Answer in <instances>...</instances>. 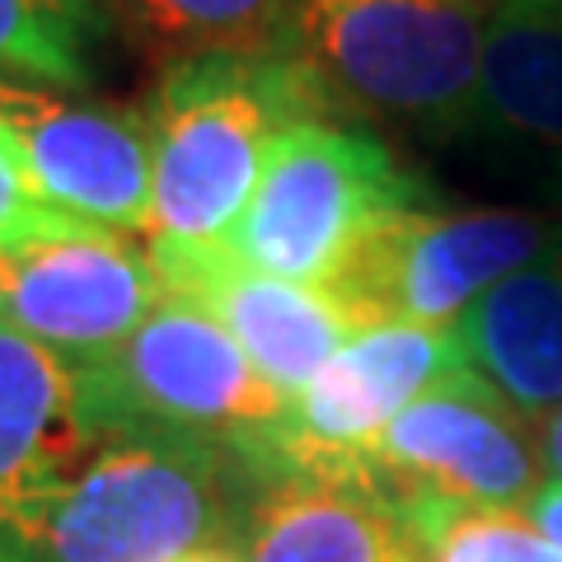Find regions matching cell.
Segmentation results:
<instances>
[{
  "mask_svg": "<svg viewBox=\"0 0 562 562\" xmlns=\"http://www.w3.org/2000/svg\"><path fill=\"white\" fill-rule=\"evenodd\" d=\"M262 473L239 441L99 427L61 473L0 502V562H183L235 553Z\"/></svg>",
  "mask_w": 562,
  "mask_h": 562,
  "instance_id": "1",
  "label": "cell"
},
{
  "mask_svg": "<svg viewBox=\"0 0 562 562\" xmlns=\"http://www.w3.org/2000/svg\"><path fill=\"white\" fill-rule=\"evenodd\" d=\"M333 94L286 43L211 47L165 61L146 109L150 235L165 244H221L281 136L328 117Z\"/></svg>",
  "mask_w": 562,
  "mask_h": 562,
  "instance_id": "2",
  "label": "cell"
},
{
  "mask_svg": "<svg viewBox=\"0 0 562 562\" xmlns=\"http://www.w3.org/2000/svg\"><path fill=\"white\" fill-rule=\"evenodd\" d=\"M427 202L394 150L338 117H305L272 146L235 231L221 244L281 281L333 291L384 225Z\"/></svg>",
  "mask_w": 562,
  "mask_h": 562,
  "instance_id": "3",
  "label": "cell"
},
{
  "mask_svg": "<svg viewBox=\"0 0 562 562\" xmlns=\"http://www.w3.org/2000/svg\"><path fill=\"white\" fill-rule=\"evenodd\" d=\"M487 10L464 0H295L281 43L361 109L464 136L479 109Z\"/></svg>",
  "mask_w": 562,
  "mask_h": 562,
  "instance_id": "4",
  "label": "cell"
},
{
  "mask_svg": "<svg viewBox=\"0 0 562 562\" xmlns=\"http://www.w3.org/2000/svg\"><path fill=\"white\" fill-rule=\"evenodd\" d=\"M286 403L231 333L169 291L127 342L80 371V408L94 431L173 427L249 446Z\"/></svg>",
  "mask_w": 562,
  "mask_h": 562,
  "instance_id": "5",
  "label": "cell"
},
{
  "mask_svg": "<svg viewBox=\"0 0 562 562\" xmlns=\"http://www.w3.org/2000/svg\"><path fill=\"white\" fill-rule=\"evenodd\" d=\"M562 235V206H408L366 244L338 281L342 301L371 324L408 319L454 328L460 314L512 272L530 268Z\"/></svg>",
  "mask_w": 562,
  "mask_h": 562,
  "instance_id": "6",
  "label": "cell"
},
{
  "mask_svg": "<svg viewBox=\"0 0 562 562\" xmlns=\"http://www.w3.org/2000/svg\"><path fill=\"white\" fill-rule=\"evenodd\" d=\"M464 351L454 328L384 319L357 333L301 394L272 431L244 450L258 473H361L384 427L431 390L441 375L460 371Z\"/></svg>",
  "mask_w": 562,
  "mask_h": 562,
  "instance_id": "7",
  "label": "cell"
},
{
  "mask_svg": "<svg viewBox=\"0 0 562 562\" xmlns=\"http://www.w3.org/2000/svg\"><path fill=\"white\" fill-rule=\"evenodd\" d=\"M165 301V281L136 235L66 221L0 249V319L76 371L103 361Z\"/></svg>",
  "mask_w": 562,
  "mask_h": 562,
  "instance_id": "8",
  "label": "cell"
},
{
  "mask_svg": "<svg viewBox=\"0 0 562 562\" xmlns=\"http://www.w3.org/2000/svg\"><path fill=\"white\" fill-rule=\"evenodd\" d=\"M398 502L450 497L479 506H520L543 483V450L525 413L469 366L450 371L403 408L361 460Z\"/></svg>",
  "mask_w": 562,
  "mask_h": 562,
  "instance_id": "9",
  "label": "cell"
},
{
  "mask_svg": "<svg viewBox=\"0 0 562 562\" xmlns=\"http://www.w3.org/2000/svg\"><path fill=\"white\" fill-rule=\"evenodd\" d=\"M0 132L52 211L99 231L150 235L146 113L0 76Z\"/></svg>",
  "mask_w": 562,
  "mask_h": 562,
  "instance_id": "10",
  "label": "cell"
},
{
  "mask_svg": "<svg viewBox=\"0 0 562 562\" xmlns=\"http://www.w3.org/2000/svg\"><path fill=\"white\" fill-rule=\"evenodd\" d=\"M146 249L165 291L211 314L286 398L301 394L357 333L375 328L338 291L258 272L225 244L146 239Z\"/></svg>",
  "mask_w": 562,
  "mask_h": 562,
  "instance_id": "11",
  "label": "cell"
},
{
  "mask_svg": "<svg viewBox=\"0 0 562 562\" xmlns=\"http://www.w3.org/2000/svg\"><path fill=\"white\" fill-rule=\"evenodd\" d=\"M235 562H422L394 492L366 473H268L254 492Z\"/></svg>",
  "mask_w": 562,
  "mask_h": 562,
  "instance_id": "12",
  "label": "cell"
},
{
  "mask_svg": "<svg viewBox=\"0 0 562 562\" xmlns=\"http://www.w3.org/2000/svg\"><path fill=\"white\" fill-rule=\"evenodd\" d=\"M473 132L539 155L562 179V0H502L487 10Z\"/></svg>",
  "mask_w": 562,
  "mask_h": 562,
  "instance_id": "13",
  "label": "cell"
},
{
  "mask_svg": "<svg viewBox=\"0 0 562 562\" xmlns=\"http://www.w3.org/2000/svg\"><path fill=\"white\" fill-rule=\"evenodd\" d=\"M460 351L473 375L502 390L520 413L543 417L562 403V235L530 268L497 281L460 324Z\"/></svg>",
  "mask_w": 562,
  "mask_h": 562,
  "instance_id": "14",
  "label": "cell"
},
{
  "mask_svg": "<svg viewBox=\"0 0 562 562\" xmlns=\"http://www.w3.org/2000/svg\"><path fill=\"white\" fill-rule=\"evenodd\" d=\"M90 441L80 371L0 319V502L47 483Z\"/></svg>",
  "mask_w": 562,
  "mask_h": 562,
  "instance_id": "15",
  "label": "cell"
},
{
  "mask_svg": "<svg viewBox=\"0 0 562 562\" xmlns=\"http://www.w3.org/2000/svg\"><path fill=\"white\" fill-rule=\"evenodd\" d=\"M103 38V0H0V76L90 90Z\"/></svg>",
  "mask_w": 562,
  "mask_h": 562,
  "instance_id": "16",
  "label": "cell"
},
{
  "mask_svg": "<svg viewBox=\"0 0 562 562\" xmlns=\"http://www.w3.org/2000/svg\"><path fill=\"white\" fill-rule=\"evenodd\" d=\"M103 10L132 29L140 47L179 61L211 47L277 43L295 0H103Z\"/></svg>",
  "mask_w": 562,
  "mask_h": 562,
  "instance_id": "17",
  "label": "cell"
},
{
  "mask_svg": "<svg viewBox=\"0 0 562 562\" xmlns=\"http://www.w3.org/2000/svg\"><path fill=\"white\" fill-rule=\"evenodd\" d=\"M422 562H562L525 506H479L450 497H408Z\"/></svg>",
  "mask_w": 562,
  "mask_h": 562,
  "instance_id": "18",
  "label": "cell"
},
{
  "mask_svg": "<svg viewBox=\"0 0 562 562\" xmlns=\"http://www.w3.org/2000/svg\"><path fill=\"white\" fill-rule=\"evenodd\" d=\"M66 221L70 216H61V211H52L43 202V192L33 188L24 160L10 146V136L0 132V249L24 244L33 235H47V231H61Z\"/></svg>",
  "mask_w": 562,
  "mask_h": 562,
  "instance_id": "19",
  "label": "cell"
},
{
  "mask_svg": "<svg viewBox=\"0 0 562 562\" xmlns=\"http://www.w3.org/2000/svg\"><path fill=\"white\" fill-rule=\"evenodd\" d=\"M525 512H530V520L539 525L543 535H549V543L562 553V483L549 479V483H539V492L530 502H525Z\"/></svg>",
  "mask_w": 562,
  "mask_h": 562,
  "instance_id": "20",
  "label": "cell"
},
{
  "mask_svg": "<svg viewBox=\"0 0 562 562\" xmlns=\"http://www.w3.org/2000/svg\"><path fill=\"white\" fill-rule=\"evenodd\" d=\"M539 450H543V464L553 469V479L562 483V403L539 417Z\"/></svg>",
  "mask_w": 562,
  "mask_h": 562,
  "instance_id": "21",
  "label": "cell"
},
{
  "mask_svg": "<svg viewBox=\"0 0 562 562\" xmlns=\"http://www.w3.org/2000/svg\"><path fill=\"white\" fill-rule=\"evenodd\" d=\"M183 562H235V553H192Z\"/></svg>",
  "mask_w": 562,
  "mask_h": 562,
  "instance_id": "22",
  "label": "cell"
},
{
  "mask_svg": "<svg viewBox=\"0 0 562 562\" xmlns=\"http://www.w3.org/2000/svg\"><path fill=\"white\" fill-rule=\"evenodd\" d=\"M464 5H479V10H497L502 0H464Z\"/></svg>",
  "mask_w": 562,
  "mask_h": 562,
  "instance_id": "23",
  "label": "cell"
}]
</instances>
